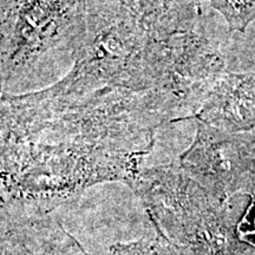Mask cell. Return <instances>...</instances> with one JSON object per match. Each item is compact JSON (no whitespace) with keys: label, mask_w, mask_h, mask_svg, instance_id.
<instances>
[{"label":"cell","mask_w":255,"mask_h":255,"mask_svg":"<svg viewBox=\"0 0 255 255\" xmlns=\"http://www.w3.org/2000/svg\"><path fill=\"white\" fill-rule=\"evenodd\" d=\"M87 0H1V81L66 43Z\"/></svg>","instance_id":"obj_1"},{"label":"cell","mask_w":255,"mask_h":255,"mask_svg":"<svg viewBox=\"0 0 255 255\" xmlns=\"http://www.w3.org/2000/svg\"><path fill=\"white\" fill-rule=\"evenodd\" d=\"M196 137L184 159L220 190H233L239 177L252 170V141L195 121Z\"/></svg>","instance_id":"obj_2"},{"label":"cell","mask_w":255,"mask_h":255,"mask_svg":"<svg viewBox=\"0 0 255 255\" xmlns=\"http://www.w3.org/2000/svg\"><path fill=\"white\" fill-rule=\"evenodd\" d=\"M191 117L231 133L254 129L255 73H220Z\"/></svg>","instance_id":"obj_3"},{"label":"cell","mask_w":255,"mask_h":255,"mask_svg":"<svg viewBox=\"0 0 255 255\" xmlns=\"http://www.w3.org/2000/svg\"><path fill=\"white\" fill-rule=\"evenodd\" d=\"M210 5L223 15L229 30L245 32L255 20V0H208Z\"/></svg>","instance_id":"obj_4"}]
</instances>
